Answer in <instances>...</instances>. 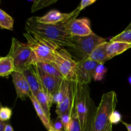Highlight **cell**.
Segmentation results:
<instances>
[{
    "label": "cell",
    "instance_id": "36",
    "mask_svg": "<svg viewBox=\"0 0 131 131\" xmlns=\"http://www.w3.org/2000/svg\"><path fill=\"white\" fill-rule=\"evenodd\" d=\"M48 131H65V130H55V129H53V128L52 127H51L50 128V129H49L48 130Z\"/></svg>",
    "mask_w": 131,
    "mask_h": 131
},
{
    "label": "cell",
    "instance_id": "13",
    "mask_svg": "<svg viewBox=\"0 0 131 131\" xmlns=\"http://www.w3.org/2000/svg\"><path fill=\"white\" fill-rule=\"evenodd\" d=\"M24 75L30 88L32 95L34 97H36L38 92L41 90H42L41 82H40L39 78L37 75V71H36L35 65H32L30 67L22 72Z\"/></svg>",
    "mask_w": 131,
    "mask_h": 131
},
{
    "label": "cell",
    "instance_id": "32",
    "mask_svg": "<svg viewBox=\"0 0 131 131\" xmlns=\"http://www.w3.org/2000/svg\"><path fill=\"white\" fill-rule=\"evenodd\" d=\"M4 131H14V129H13V127H12L11 125H10L8 124H6L5 128V130Z\"/></svg>",
    "mask_w": 131,
    "mask_h": 131
},
{
    "label": "cell",
    "instance_id": "23",
    "mask_svg": "<svg viewBox=\"0 0 131 131\" xmlns=\"http://www.w3.org/2000/svg\"><path fill=\"white\" fill-rule=\"evenodd\" d=\"M109 42H119L129 44L131 46V30L123 31L119 34L111 38Z\"/></svg>",
    "mask_w": 131,
    "mask_h": 131
},
{
    "label": "cell",
    "instance_id": "21",
    "mask_svg": "<svg viewBox=\"0 0 131 131\" xmlns=\"http://www.w3.org/2000/svg\"><path fill=\"white\" fill-rule=\"evenodd\" d=\"M70 83L71 82L68 81L65 79H63L57 92H56V93L54 95L53 97L52 104H56L57 105H58L59 103H60V102L62 101L63 99L66 95L67 92H68Z\"/></svg>",
    "mask_w": 131,
    "mask_h": 131
},
{
    "label": "cell",
    "instance_id": "15",
    "mask_svg": "<svg viewBox=\"0 0 131 131\" xmlns=\"http://www.w3.org/2000/svg\"><path fill=\"white\" fill-rule=\"evenodd\" d=\"M109 44V42H104L96 46L92 51L88 57V60L95 61L98 64H104L107 61L108 58L107 56L106 49Z\"/></svg>",
    "mask_w": 131,
    "mask_h": 131
},
{
    "label": "cell",
    "instance_id": "19",
    "mask_svg": "<svg viewBox=\"0 0 131 131\" xmlns=\"http://www.w3.org/2000/svg\"><path fill=\"white\" fill-rule=\"evenodd\" d=\"M29 98L30 99L31 101H32V104H33V107H34L35 110L39 118H40L41 121L42 122V124H43L44 126L45 127V128L48 130L49 129H50V128L51 127V121L48 118L46 114H45L44 111H43V110L42 109L41 106H40L39 102H37L35 97L32 95Z\"/></svg>",
    "mask_w": 131,
    "mask_h": 131
},
{
    "label": "cell",
    "instance_id": "3",
    "mask_svg": "<svg viewBox=\"0 0 131 131\" xmlns=\"http://www.w3.org/2000/svg\"><path fill=\"white\" fill-rule=\"evenodd\" d=\"M23 35L35 57L37 63L53 62L55 52L60 47L57 44L27 31Z\"/></svg>",
    "mask_w": 131,
    "mask_h": 131
},
{
    "label": "cell",
    "instance_id": "28",
    "mask_svg": "<svg viewBox=\"0 0 131 131\" xmlns=\"http://www.w3.org/2000/svg\"><path fill=\"white\" fill-rule=\"evenodd\" d=\"M68 131H82L79 122H78V118H77V116L74 114V113L73 112V111H72L71 121V124L70 125H69Z\"/></svg>",
    "mask_w": 131,
    "mask_h": 131
},
{
    "label": "cell",
    "instance_id": "33",
    "mask_svg": "<svg viewBox=\"0 0 131 131\" xmlns=\"http://www.w3.org/2000/svg\"><path fill=\"white\" fill-rule=\"evenodd\" d=\"M6 124L3 122L0 121V131H4L5 130V126H6Z\"/></svg>",
    "mask_w": 131,
    "mask_h": 131
},
{
    "label": "cell",
    "instance_id": "6",
    "mask_svg": "<svg viewBox=\"0 0 131 131\" xmlns=\"http://www.w3.org/2000/svg\"><path fill=\"white\" fill-rule=\"evenodd\" d=\"M73 46L69 48V53L72 52L78 58V61L86 60L94 49L98 45L106 42L105 38L95 33L86 37H71Z\"/></svg>",
    "mask_w": 131,
    "mask_h": 131
},
{
    "label": "cell",
    "instance_id": "2",
    "mask_svg": "<svg viewBox=\"0 0 131 131\" xmlns=\"http://www.w3.org/2000/svg\"><path fill=\"white\" fill-rule=\"evenodd\" d=\"M25 30L54 42L60 47L68 49L73 46L72 38L64 29V23L48 24L39 23L35 16L29 18L25 23Z\"/></svg>",
    "mask_w": 131,
    "mask_h": 131
},
{
    "label": "cell",
    "instance_id": "12",
    "mask_svg": "<svg viewBox=\"0 0 131 131\" xmlns=\"http://www.w3.org/2000/svg\"><path fill=\"white\" fill-rule=\"evenodd\" d=\"M12 78L17 98L24 101L32 95L30 88L23 73L15 71L12 74Z\"/></svg>",
    "mask_w": 131,
    "mask_h": 131
},
{
    "label": "cell",
    "instance_id": "16",
    "mask_svg": "<svg viewBox=\"0 0 131 131\" xmlns=\"http://www.w3.org/2000/svg\"><path fill=\"white\" fill-rule=\"evenodd\" d=\"M130 48H131V46L128 43L119 42H109V44L106 49L108 60H110L114 56L123 53Z\"/></svg>",
    "mask_w": 131,
    "mask_h": 131
},
{
    "label": "cell",
    "instance_id": "17",
    "mask_svg": "<svg viewBox=\"0 0 131 131\" xmlns=\"http://www.w3.org/2000/svg\"><path fill=\"white\" fill-rule=\"evenodd\" d=\"M15 71L14 60L10 56L0 58V77L5 78L12 75Z\"/></svg>",
    "mask_w": 131,
    "mask_h": 131
},
{
    "label": "cell",
    "instance_id": "25",
    "mask_svg": "<svg viewBox=\"0 0 131 131\" xmlns=\"http://www.w3.org/2000/svg\"><path fill=\"white\" fill-rule=\"evenodd\" d=\"M107 72V69L105 67L104 64H98L95 69L93 79L96 81H100L102 80Z\"/></svg>",
    "mask_w": 131,
    "mask_h": 131
},
{
    "label": "cell",
    "instance_id": "40",
    "mask_svg": "<svg viewBox=\"0 0 131 131\" xmlns=\"http://www.w3.org/2000/svg\"><path fill=\"white\" fill-rule=\"evenodd\" d=\"M0 58H1V56H0Z\"/></svg>",
    "mask_w": 131,
    "mask_h": 131
},
{
    "label": "cell",
    "instance_id": "8",
    "mask_svg": "<svg viewBox=\"0 0 131 131\" xmlns=\"http://www.w3.org/2000/svg\"><path fill=\"white\" fill-rule=\"evenodd\" d=\"M64 29L71 37H86L93 33L88 18L71 19L64 23Z\"/></svg>",
    "mask_w": 131,
    "mask_h": 131
},
{
    "label": "cell",
    "instance_id": "38",
    "mask_svg": "<svg viewBox=\"0 0 131 131\" xmlns=\"http://www.w3.org/2000/svg\"><path fill=\"white\" fill-rule=\"evenodd\" d=\"M128 83H129V84L131 85V75L129 77V78H128Z\"/></svg>",
    "mask_w": 131,
    "mask_h": 131
},
{
    "label": "cell",
    "instance_id": "34",
    "mask_svg": "<svg viewBox=\"0 0 131 131\" xmlns=\"http://www.w3.org/2000/svg\"><path fill=\"white\" fill-rule=\"evenodd\" d=\"M122 124H123V125H125V126L126 127V128H127V130L128 131H131V124H127V123L125 122H121Z\"/></svg>",
    "mask_w": 131,
    "mask_h": 131
},
{
    "label": "cell",
    "instance_id": "20",
    "mask_svg": "<svg viewBox=\"0 0 131 131\" xmlns=\"http://www.w3.org/2000/svg\"><path fill=\"white\" fill-rule=\"evenodd\" d=\"M37 67L41 69L42 72L46 74L54 77V78H59V79H63L61 74L57 70L54 64L53 63L49 62H39L35 63Z\"/></svg>",
    "mask_w": 131,
    "mask_h": 131
},
{
    "label": "cell",
    "instance_id": "18",
    "mask_svg": "<svg viewBox=\"0 0 131 131\" xmlns=\"http://www.w3.org/2000/svg\"><path fill=\"white\" fill-rule=\"evenodd\" d=\"M37 99V102L41 106L43 111H44L45 114H46V116L49 120H51V113H50V108L51 107L52 104V101L48 97V96L45 93L43 90H41L39 92H38L36 97H35Z\"/></svg>",
    "mask_w": 131,
    "mask_h": 131
},
{
    "label": "cell",
    "instance_id": "9",
    "mask_svg": "<svg viewBox=\"0 0 131 131\" xmlns=\"http://www.w3.org/2000/svg\"><path fill=\"white\" fill-rule=\"evenodd\" d=\"M98 63L92 60H83L77 61L76 75L77 83L88 84L93 79L95 69Z\"/></svg>",
    "mask_w": 131,
    "mask_h": 131
},
{
    "label": "cell",
    "instance_id": "27",
    "mask_svg": "<svg viewBox=\"0 0 131 131\" xmlns=\"http://www.w3.org/2000/svg\"><path fill=\"white\" fill-rule=\"evenodd\" d=\"M12 115V111L10 107L2 106L0 110V121L3 122L8 121L10 119Z\"/></svg>",
    "mask_w": 131,
    "mask_h": 131
},
{
    "label": "cell",
    "instance_id": "10",
    "mask_svg": "<svg viewBox=\"0 0 131 131\" xmlns=\"http://www.w3.org/2000/svg\"><path fill=\"white\" fill-rule=\"evenodd\" d=\"M35 68L42 90L52 101L54 95L57 92L58 89L60 87V84L64 79L54 78V77L46 74L42 72L41 69H39L36 65Z\"/></svg>",
    "mask_w": 131,
    "mask_h": 131
},
{
    "label": "cell",
    "instance_id": "14",
    "mask_svg": "<svg viewBox=\"0 0 131 131\" xmlns=\"http://www.w3.org/2000/svg\"><path fill=\"white\" fill-rule=\"evenodd\" d=\"M73 97H74V83L71 82L69 89L66 96L60 102V103L57 105L55 112L57 114L58 116L67 113L71 112L73 106Z\"/></svg>",
    "mask_w": 131,
    "mask_h": 131
},
{
    "label": "cell",
    "instance_id": "22",
    "mask_svg": "<svg viewBox=\"0 0 131 131\" xmlns=\"http://www.w3.org/2000/svg\"><path fill=\"white\" fill-rule=\"evenodd\" d=\"M14 24V19L4 10L0 8V28L13 31Z\"/></svg>",
    "mask_w": 131,
    "mask_h": 131
},
{
    "label": "cell",
    "instance_id": "7",
    "mask_svg": "<svg viewBox=\"0 0 131 131\" xmlns=\"http://www.w3.org/2000/svg\"><path fill=\"white\" fill-rule=\"evenodd\" d=\"M52 63L63 79L71 83H77V61L73 59L69 51L63 47H59L55 52Z\"/></svg>",
    "mask_w": 131,
    "mask_h": 131
},
{
    "label": "cell",
    "instance_id": "26",
    "mask_svg": "<svg viewBox=\"0 0 131 131\" xmlns=\"http://www.w3.org/2000/svg\"><path fill=\"white\" fill-rule=\"evenodd\" d=\"M72 111H73V110H72ZM72 111L71 112L63 114V115L59 116L60 118V120H61L62 123L64 130L65 131H68V130H69V125H70L71 121Z\"/></svg>",
    "mask_w": 131,
    "mask_h": 131
},
{
    "label": "cell",
    "instance_id": "31",
    "mask_svg": "<svg viewBox=\"0 0 131 131\" xmlns=\"http://www.w3.org/2000/svg\"><path fill=\"white\" fill-rule=\"evenodd\" d=\"M51 127H52L53 129H55V130H64L62 123L61 120H60V118H59V116H58L57 118L55 120V121H54L53 122H51Z\"/></svg>",
    "mask_w": 131,
    "mask_h": 131
},
{
    "label": "cell",
    "instance_id": "39",
    "mask_svg": "<svg viewBox=\"0 0 131 131\" xmlns=\"http://www.w3.org/2000/svg\"><path fill=\"white\" fill-rule=\"evenodd\" d=\"M1 107H2V105H1V102H0V110H1Z\"/></svg>",
    "mask_w": 131,
    "mask_h": 131
},
{
    "label": "cell",
    "instance_id": "11",
    "mask_svg": "<svg viewBox=\"0 0 131 131\" xmlns=\"http://www.w3.org/2000/svg\"><path fill=\"white\" fill-rule=\"evenodd\" d=\"M79 13L77 9L70 13H62L57 10H52L42 17H36L37 21L43 24H57L66 23L71 19L76 18Z\"/></svg>",
    "mask_w": 131,
    "mask_h": 131
},
{
    "label": "cell",
    "instance_id": "1",
    "mask_svg": "<svg viewBox=\"0 0 131 131\" xmlns=\"http://www.w3.org/2000/svg\"><path fill=\"white\" fill-rule=\"evenodd\" d=\"M96 110L88 84L74 83L73 111L78 118L82 131H92Z\"/></svg>",
    "mask_w": 131,
    "mask_h": 131
},
{
    "label": "cell",
    "instance_id": "35",
    "mask_svg": "<svg viewBox=\"0 0 131 131\" xmlns=\"http://www.w3.org/2000/svg\"><path fill=\"white\" fill-rule=\"evenodd\" d=\"M128 30H131V23L128 24V26H127V27L125 29L124 31H128Z\"/></svg>",
    "mask_w": 131,
    "mask_h": 131
},
{
    "label": "cell",
    "instance_id": "30",
    "mask_svg": "<svg viewBox=\"0 0 131 131\" xmlns=\"http://www.w3.org/2000/svg\"><path fill=\"white\" fill-rule=\"evenodd\" d=\"M95 2H96V0H82L80 1V3L79 5L78 6V7L76 9H77L78 12L80 14V12L82 10H83L85 8H86L87 6H89V5H91Z\"/></svg>",
    "mask_w": 131,
    "mask_h": 131
},
{
    "label": "cell",
    "instance_id": "29",
    "mask_svg": "<svg viewBox=\"0 0 131 131\" xmlns=\"http://www.w3.org/2000/svg\"><path fill=\"white\" fill-rule=\"evenodd\" d=\"M121 115L118 111H114L109 116V122L112 125L113 124H117L121 122Z\"/></svg>",
    "mask_w": 131,
    "mask_h": 131
},
{
    "label": "cell",
    "instance_id": "37",
    "mask_svg": "<svg viewBox=\"0 0 131 131\" xmlns=\"http://www.w3.org/2000/svg\"><path fill=\"white\" fill-rule=\"evenodd\" d=\"M107 131H113V125H111Z\"/></svg>",
    "mask_w": 131,
    "mask_h": 131
},
{
    "label": "cell",
    "instance_id": "24",
    "mask_svg": "<svg viewBox=\"0 0 131 131\" xmlns=\"http://www.w3.org/2000/svg\"><path fill=\"white\" fill-rule=\"evenodd\" d=\"M56 2L57 0H39V1H34L32 6V12H35L37 10L46 7V6H50L52 4L55 3Z\"/></svg>",
    "mask_w": 131,
    "mask_h": 131
},
{
    "label": "cell",
    "instance_id": "5",
    "mask_svg": "<svg viewBox=\"0 0 131 131\" xmlns=\"http://www.w3.org/2000/svg\"><path fill=\"white\" fill-rule=\"evenodd\" d=\"M8 56L14 60L15 72H22L37 63L35 57L28 43H23L15 38H12Z\"/></svg>",
    "mask_w": 131,
    "mask_h": 131
},
{
    "label": "cell",
    "instance_id": "4",
    "mask_svg": "<svg viewBox=\"0 0 131 131\" xmlns=\"http://www.w3.org/2000/svg\"><path fill=\"white\" fill-rule=\"evenodd\" d=\"M118 99L114 91L104 93L97 107L92 131H107L112 125L109 122L110 114L115 111Z\"/></svg>",
    "mask_w": 131,
    "mask_h": 131
}]
</instances>
